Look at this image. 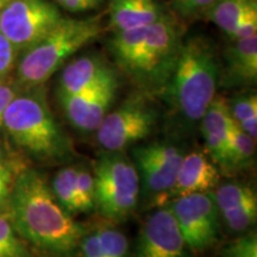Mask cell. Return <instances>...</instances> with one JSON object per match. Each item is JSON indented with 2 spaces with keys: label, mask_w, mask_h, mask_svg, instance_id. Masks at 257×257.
<instances>
[{
  "label": "cell",
  "mask_w": 257,
  "mask_h": 257,
  "mask_svg": "<svg viewBox=\"0 0 257 257\" xmlns=\"http://www.w3.org/2000/svg\"><path fill=\"white\" fill-rule=\"evenodd\" d=\"M16 232L51 257H75L86 230L56 200L37 170L18 174L9 200Z\"/></svg>",
  "instance_id": "obj_1"
},
{
  "label": "cell",
  "mask_w": 257,
  "mask_h": 257,
  "mask_svg": "<svg viewBox=\"0 0 257 257\" xmlns=\"http://www.w3.org/2000/svg\"><path fill=\"white\" fill-rule=\"evenodd\" d=\"M182 43L179 27L165 15L149 27L114 32L110 49L138 88L161 93L174 72Z\"/></svg>",
  "instance_id": "obj_2"
},
{
  "label": "cell",
  "mask_w": 257,
  "mask_h": 257,
  "mask_svg": "<svg viewBox=\"0 0 257 257\" xmlns=\"http://www.w3.org/2000/svg\"><path fill=\"white\" fill-rule=\"evenodd\" d=\"M219 76L214 48L204 37H192L182 43L174 72L161 93L178 117L194 123L216 96Z\"/></svg>",
  "instance_id": "obj_3"
},
{
  "label": "cell",
  "mask_w": 257,
  "mask_h": 257,
  "mask_svg": "<svg viewBox=\"0 0 257 257\" xmlns=\"http://www.w3.org/2000/svg\"><path fill=\"white\" fill-rule=\"evenodd\" d=\"M18 93L3 114V126L17 146L41 161H63L72 155L70 142L51 113L41 89Z\"/></svg>",
  "instance_id": "obj_4"
},
{
  "label": "cell",
  "mask_w": 257,
  "mask_h": 257,
  "mask_svg": "<svg viewBox=\"0 0 257 257\" xmlns=\"http://www.w3.org/2000/svg\"><path fill=\"white\" fill-rule=\"evenodd\" d=\"M101 17L62 18L42 40L22 53L15 83L18 89L43 86L76 51L101 32Z\"/></svg>",
  "instance_id": "obj_5"
},
{
  "label": "cell",
  "mask_w": 257,
  "mask_h": 257,
  "mask_svg": "<svg viewBox=\"0 0 257 257\" xmlns=\"http://www.w3.org/2000/svg\"><path fill=\"white\" fill-rule=\"evenodd\" d=\"M94 207L106 219L123 221L135 211L140 195V174L120 152H107L94 166Z\"/></svg>",
  "instance_id": "obj_6"
},
{
  "label": "cell",
  "mask_w": 257,
  "mask_h": 257,
  "mask_svg": "<svg viewBox=\"0 0 257 257\" xmlns=\"http://www.w3.org/2000/svg\"><path fill=\"white\" fill-rule=\"evenodd\" d=\"M62 18L49 0H9L0 10V31L21 54L42 40Z\"/></svg>",
  "instance_id": "obj_7"
},
{
  "label": "cell",
  "mask_w": 257,
  "mask_h": 257,
  "mask_svg": "<svg viewBox=\"0 0 257 257\" xmlns=\"http://www.w3.org/2000/svg\"><path fill=\"white\" fill-rule=\"evenodd\" d=\"M157 113L142 96H133L108 112L96 128V140L106 152H121L152 134Z\"/></svg>",
  "instance_id": "obj_8"
},
{
  "label": "cell",
  "mask_w": 257,
  "mask_h": 257,
  "mask_svg": "<svg viewBox=\"0 0 257 257\" xmlns=\"http://www.w3.org/2000/svg\"><path fill=\"white\" fill-rule=\"evenodd\" d=\"M170 210L191 251L201 252L216 242L219 233V210L213 193L180 195L174 198Z\"/></svg>",
  "instance_id": "obj_9"
},
{
  "label": "cell",
  "mask_w": 257,
  "mask_h": 257,
  "mask_svg": "<svg viewBox=\"0 0 257 257\" xmlns=\"http://www.w3.org/2000/svg\"><path fill=\"white\" fill-rule=\"evenodd\" d=\"M118 78L113 70L100 82L75 94H59L64 113L81 131H95L113 105Z\"/></svg>",
  "instance_id": "obj_10"
},
{
  "label": "cell",
  "mask_w": 257,
  "mask_h": 257,
  "mask_svg": "<svg viewBox=\"0 0 257 257\" xmlns=\"http://www.w3.org/2000/svg\"><path fill=\"white\" fill-rule=\"evenodd\" d=\"M170 207L147 218L138 234L134 257H192Z\"/></svg>",
  "instance_id": "obj_11"
},
{
  "label": "cell",
  "mask_w": 257,
  "mask_h": 257,
  "mask_svg": "<svg viewBox=\"0 0 257 257\" xmlns=\"http://www.w3.org/2000/svg\"><path fill=\"white\" fill-rule=\"evenodd\" d=\"M133 154L146 191L167 199L175 184L179 166L184 157L181 150L169 144L155 143L136 148Z\"/></svg>",
  "instance_id": "obj_12"
},
{
  "label": "cell",
  "mask_w": 257,
  "mask_h": 257,
  "mask_svg": "<svg viewBox=\"0 0 257 257\" xmlns=\"http://www.w3.org/2000/svg\"><path fill=\"white\" fill-rule=\"evenodd\" d=\"M216 166L200 152L184 155L179 166L175 184L168 197H180L191 193L210 192L218 184Z\"/></svg>",
  "instance_id": "obj_13"
},
{
  "label": "cell",
  "mask_w": 257,
  "mask_h": 257,
  "mask_svg": "<svg viewBox=\"0 0 257 257\" xmlns=\"http://www.w3.org/2000/svg\"><path fill=\"white\" fill-rule=\"evenodd\" d=\"M232 42L225 53L224 73L219 82L229 87L252 85L257 79V36Z\"/></svg>",
  "instance_id": "obj_14"
},
{
  "label": "cell",
  "mask_w": 257,
  "mask_h": 257,
  "mask_svg": "<svg viewBox=\"0 0 257 257\" xmlns=\"http://www.w3.org/2000/svg\"><path fill=\"white\" fill-rule=\"evenodd\" d=\"M113 69L99 56L87 55L72 61L63 69L59 94H75L100 82Z\"/></svg>",
  "instance_id": "obj_15"
},
{
  "label": "cell",
  "mask_w": 257,
  "mask_h": 257,
  "mask_svg": "<svg viewBox=\"0 0 257 257\" xmlns=\"http://www.w3.org/2000/svg\"><path fill=\"white\" fill-rule=\"evenodd\" d=\"M110 28L114 32L149 27L165 16L154 0H111Z\"/></svg>",
  "instance_id": "obj_16"
},
{
  "label": "cell",
  "mask_w": 257,
  "mask_h": 257,
  "mask_svg": "<svg viewBox=\"0 0 257 257\" xmlns=\"http://www.w3.org/2000/svg\"><path fill=\"white\" fill-rule=\"evenodd\" d=\"M255 6H257L256 0H216L206 11V15L230 36L244 16Z\"/></svg>",
  "instance_id": "obj_17"
},
{
  "label": "cell",
  "mask_w": 257,
  "mask_h": 257,
  "mask_svg": "<svg viewBox=\"0 0 257 257\" xmlns=\"http://www.w3.org/2000/svg\"><path fill=\"white\" fill-rule=\"evenodd\" d=\"M76 167H64L56 173L51 184V191L55 195L56 200L60 202L67 212L70 214L79 213L78 195L75 187Z\"/></svg>",
  "instance_id": "obj_18"
},
{
  "label": "cell",
  "mask_w": 257,
  "mask_h": 257,
  "mask_svg": "<svg viewBox=\"0 0 257 257\" xmlns=\"http://www.w3.org/2000/svg\"><path fill=\"white\" fill-rule=\"evenodd\" d=\"M214 198H216L218 210L221 213L257 202L256 194L251 188L233 182L220 186L214 193Z\"/></svg>",
  "instance_id": "obj_19"
},
{
  "label": "cell",
  "mask_w": 257,
  "mask_h": 257,
  "mask_svg": "<svg viewBox=\"0 0 257 257\" xmlns=\"http://www.w3.org/2000/svg\"><path fill=\"white\" fill-rule=\"evenodd\" d=\"M229 146L232 169L251 165L255 156V140L244 133L237 123L230 133Z\"/></svg>",
  "instance_id": "obj_20"
},
{
  "label": "cell",
  "mask_w": 257,
  "mask_h": 257,
  "mask_svg": "<svg viewBox=\"0 0 257 257\" xmlns=\"http://www.w3.org/2000/svg\"><path fill=\"white\" fill-rule=\"evenodd\" d=\"M0 257H31L11 220L0 214Z\"/></svg>",
  "instance_id": "obj_21"
},
{
  "label": "cell",
  "mask_w": 257,
  "mask_h": 257,
  "mask_svg": "<svg viewBox=\"0 0 257 257\" xmlns=\"http://www.w3.org/2000/svg\"><path fill=\"white\" fill-rule=\"evenodd\" d=\"M106 257H128V242L123 232L111 225L96 227Z\"/></svg>",
  "instance_id": "obj_22"
},
{
  "label": "cell",
  "mask_w": 257,
  "mask_h": 257,
  "mask_svg": "<svg viewBox=\"0 0 257 257\" xmlns=\"http://www.w3.org/2000/svg\"><path fill=\"white\" fill-rule=\"evenodd\" d=\"M76 195H78L79 213L94 208V178L86 168H76L75 175Z\"/></svg>",
  "instance_id": "obj_23"
},
{
  "label": "cell",
  "mask_w": 257,
  "mask_h": 257,
  "mask_svg": "<svg viewBox=\"0 0 257 257\" xmlns=\"http://www.w3.org/2000/svg\"><path fill=\"white\" fill-rule=\"evenodd\" d=\"M223 217L230 230L236 232L246 231L255 224L257 217V202L223 212Z\"/></svg>",
  "instance_id": "obj_24"
},
{
  "label": "cell",
  "mask_w": 257,
  "mask_h": 257,
  "mask_svg": "<svg viewBox=\"0 0 257 257\" xmlns=\"http://www.w3.org/2000/svg\"><path fill=\"white\" fill-rule=\"evenodd\" d=\"M229 107L234 121L237 124L257 117V96L256 94H243L229 102Z\"/></svg>",
  "instance_id": "obj_25"
},
{
  "label": "cell",
  "mask_w": 257,
  "mask_h": 257,
  "mask_svg": "<svg viewBox=\"0 0 257 257\" xmlns=\"http://www.w3.org/2000/svg\"><path fill=\"white\" fill-rule=\"evenodd\" d=\"M220 257H257V237L250 232L233 240L221 251Z\"/></svg>",
  "instance_id": "obj_26"
},
{
  "label": "cell",
  "mask_w": 257,
  "mask_h": 257,
  "mask_svg": "<svg viewBox=\"0 0 257 257\" xmlns=\"http://www.w3.org/2000/svg\"><path fill=\"white\" fill-rule=\"evenodd\" d=\"M18 57L17 48L0 31V81L9 79L10 74L17 66Z\"/></svg>",
  "instance_id": "obj_27"
},
{
  "label": "cell",
  "mask_w": 257,
  "mask_h": 257,
  "mask_svg": "<svg viewBox=\"0 0 257 257\" xmlns=\"http://www.w3.org/2000/svg\"><path fill=\"white\" fill-rule=\"evenodd\" d=\"M257 32V6L252 8L250 11L244 16L239 24L237 25L232 34L230 35L231 41L243 40V38H248L255 36Z\"/></svg>",
  "instance_id": "obj_28"
},
{
  "label": "cell",
  "mask_w": 257,
  "mask_h": 257,
  "mask_svg": "<svg viewBox=\"0 0 257 257\" xmlns=\"http://www.w3.org/2000/svg\"><path fill=\"white\" fill-rule=\"evenodd\" d=\"M216 0H174V8L184 17H192L206 11Z\"/></svg>",
  "instance_id": "obj_29"
},
{
  "label": "cell",
  "mask_w": 257,
  "mask_h": 257,
  "mask_svg": "<svg viewBox=\"0 0 257 257\" xmlns=\"http://www.w3.org/2000/svg\"><path fill=\"white\" fill-rule=\"evenodd\" d=\"M79 250L82 257H106L96 230L86 231L80 242Z\"/></svg>",
  "instance_id": "obj_30"
},
{
  "label": "cell",
  "mask_w": 257,
  "mask_h": 257,
  "mask_svg": "<svg viewBox=\"0 0 257 257\" xmlns=\"http://www.w3.org/2000/svg\"><path fill=\"white\" fill-rule=\"evenodd\" d=\"M14 180H12L11 169L0 159V207L9 205Z\"/></svg>",
  "instance_id": "obj_31"
},
{
  "label": "cell",
  "mask_w": 257,
  "mask_h": 257,
  "mask_svg": "<svg viewBox=\"0 0 257 257\" xmlns=\"http://www.w3.org/2000/svg\"><path fill=\"white\" fill-rule=\"evenodd\" d=\"M18 93L19 89L15 82L10 81L9 79L0 81V117L3 118L6 107L14 100Z\"/></svg>",
  "instance_id": "obj_32"
},
{
  "label": "cell",
  "mask_w": 257,
  "mask_h": 257,
  "mask_svg": "<svg viewBox=\"0 0 257 257\" xmlns=\"http://www.w3.org/2000/svg\"><path fill=\"white\" fill-rule=\"evenodd\" d=\"M8 3H9V0H0V10L4 8V6L8 4Z\"/></svg>",
  "instance_id": "obj_33"
},
{
  "label": "cell",
  "mask_w": 257,
  "mask_h": 257,
  "mask_svg": "<svg viewBox=\"0 0 257 257\" xmlns=\"http://www.w3.org/2000/svg\"><path fill=\"white\" fill-rule=\"evenodd\" d=\"M2 126H3V118L0 117V127H2Z\"/></svg>",
  "instance_id": "obj_34"
},
{
  "label": "cell",
  "mask_w": 257,
  "mask_h": 257,
  "mask_svg": "<svg viewBox=\"0 0 257 257\" xmlns=\"http://www.w3.org/2000/svg\"><path fill=\"white\" fill-rule=\"evenodd\" d=\"M54 2H55V3H59V2H60V0H54Z\"/></svg>",
  "instance_id": "obj_35"
}]
</instances>
